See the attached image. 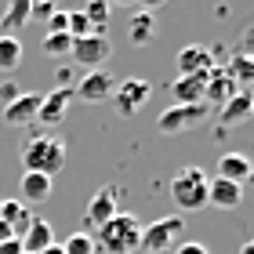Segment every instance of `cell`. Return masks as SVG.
<instances>
[{"label":"cell","instance_id":"8","mask_svg":"<svg viewBox=\"0 0 254 254\" xmlns=\"http://www.w3.org/2000/svg\"><path fill=\"white\" fill-rule=\"evenodd\" d=\"M73 59L84 65V69H98L102 62H109L113 55V44H109V33H91L84 40H73Z\"/></svg>","mask_w":254,"mask_h":254},{"label":"cell","instance_id":"19","mask_svg":"<svg viewBox=\"0 0 254 254\" xmlns=\"http://www.w3.org/2000/svg\"><path fill=\"white\" fill-rule=\"evenodd\" d=\"M18 189H22V200H26V203H44V200L51 196V189H55V178L33 175V171H22Z\"/></svg>","mask_w":254,"mask_h":254},{"label":"cell","instance_id":"1","mask_svg":"<svg viewBox=\"0 0 254 254\" xmlns=\"http://www.w3.org/2000/svg\"><path fill=\"white\" fill-rule=\"evenodd\" d=\"M91 240H95V251L102 254H138L142 251V225H138L134 214L120 211L106 225H98Z\"/></svg>","mask_w":254,"mask_h":254},{"label":"cell","instance_id":"7","mask_svg":"<svg viewBox=\"0 0 254 254\" xmlns=\"http://www.w3.org/2000/svg\"><path fill=\"white\" fill-rule=\"evenodd\" d=\"M113 87H117V80H113L106 69H91L87 76H80V80H76L73 98H76V102H84V106H102V102H109V98H113Z\"/></svg>","mask_w":254,"mask_h":254},{"label":"cell","instance_id":"20","mask_svg":"<svg viewBox=\"0 0 254 254\" xmlns=\"http://www.w3.org/2000/svg\"><path fill=\"white\" fill-rule=\"evenodd\" d=\"M18 244H22V251H26V254H40V251H48V247L55 244V229H51V222L37 218V222L26 229V236H22Z\"/></svg>","mask_w":254,"mask_h":254},{"label":"cell","instance_id":"18","mask_svg":"<svg viewBox=\"0 0 254 254\" xmlns=\"http://www.w3.org/2000/svg\"><path fill=\"white\" fill-rule=\"evenodd\" d=\"M207 91V76H178L171 84V95H175V106H200Z\"/></svg>","mask_w":254,"mask_h":254},{"label":"cell","instance_id":"32","mask_svg":"<svg viewBox=\"0 0 254 254\" xmlns=\"http://www.w3.org/2000/svg\"><path fill=\"white\" fill-rule=\"evenodd\" d=\"M0 254H22V244L11 236V240H4V244H0Z\"/></svg>","mask_w":254,"mask_h":254},{"label":"cell","instance_id":"15","mask_svg":"<svg viewBox=\"0 0 254 254\" xmlns=\"http://www.w3.org/2000/svg\"><path fill=\"white\" fill-rule=\"evenodd\" d=\"M214 178H225L233 186H247L251 182V156L244 153H222L218 156V175Z\"/></svg>","mask_w":254,"mask_h":254},{"label":"cell","instance_id":"27","mask_svg":"<svg viewBox=\"0 0 254 254\" xmlns=\"http://www.w3.org/2000/svg\"><path fill=\"white\" fill-rule=\"evenodd\" d=\"M62 251H65V254H98V251H95V240H91L87 233H73V236L62 244Z\"/></svg>","mask_w":254,"mask_h":254},{"label":"cell","instance_id":"30","mask_svg":"<svg viewBox=\"0 0 254 254\" xmlns=\"http://www.w3.org/2000/svg\"><path fill=\"white\" fill-rule=\"evenodd\" d=\"M18 95H22V87L15 84V80H7V84H4V87H0V98H4V106H7V102H15Z\"/></svg>","mask_w":254,"mask_h":254},{"label":"cell","instance_id":"33","mask_svg":"<svg viewBox=\"0 0 254 254\" xmlns=\"http://www.w3.org/2000/svg\"><path fill=\"white\" fill-rule=\"evenodd\" d=\"M134 4H142V7L149 11V15H153L156 7H164V4H167V0H134Z\"/></svg>","mask_w":254,"mask_h":254},{"label":"cell","instance_id":"25","mask_svg":"<svg viewBox=\"0 0 254 254\" xmlns=\"http://www.w3.org/2000/svg\"><path fill=\"white\" fill-rule=\"evenodd\" d=\"M109 15H113L109 0H87V4H84V18L91 22V29H95V33H106L109 29Z\"/></svg>","mask_w":254,"mask_h":254},{"label":"cell","instance_id":"10","mask_svg":"<svg viewBox=\"0 0 254 254\" xmlns=\"http://www.w3.org/2000/svg\"><path fill=\"white\" fill-rule=\"evenodd\" d=\"M175 65H178V76H207V73L214 69V55H211V48L189 44V48L178 51Z\"/></svg>","mask_w":254,"mask_h":254},{"label":"cell","instance_id":"38","mask_svg":"<svg viewBox=\"0 0 254 254\" xmlns=\"http://www.w3.org/2000/svg\"><path fill=\"white\" fill-rule=\"evenodd\" d=\"M22 254H26V251H22Z\"/></svg>","mask_w":254,"mask_h":254},{"label":"cell","instance_id":"26","mask_svg":"<svg viewBox=\"0 0 254 254\" xmlns=\"http://www.w3.org/2000/svg\"><path fill=\"white\" fill-rule=\"evenodd\" d=\"M40 48H44V55H51V59H65V55L73 51V37H69V33H48Z\"/></svg>","mask_w":254,"mask_h":254},{"label":"cell","instance_id":"9","mask_svg":"<svg viewBox=\"0 0 254 254\" xmlns=\"http://www.w3.org/2000/svg\"><path fill=\"white\" fill-rule=\"evenodd\" d=\"M73 87H55L48 95H40V109H37V124L40 127H59L65 120L69 106H73Z\"/></svg>","mask_w":254,"mask_h":254},{"label":"cell","instance_id":"6","mask_svg":"<svg viewBox=\"0 0 254 254\" xmlns=\"http://www.w3.org/2000/svg\"><path fill=\"white\" fill-rule=\"evenodd\" d=\"M149 95H153V84L131 76V80H120V84L113 87V98L109 102H113V109H117L120 117H134V113L149 102Z\"/></svg>","mask_w":254,"mask_h":254},{"label":"cell","instance_id":"36","mask_svg":"<svg viewBox=\"0 0 254 254\" xmlns=\"http://www.w3.org/2000/svg\"><path fill=\"white\" fill-rule=\"evenodd\" d=\"M113 4H117V7H131L134 0H109V7H113Z\"/></svg>","mask_w":254,"mask_h":254},{"label":"cell","instance_id":"2","mask_svg":"<svg viewBox=\"0 0 254 254\" xmlns=\"http://www.w3.org/2000/svg\"><path fill=\"white\" fill-rule=\"evenodd\" d=\"M22 167L33 175L55 178L65 167V142L59 134H33L22 142Z\"/></svg>","mask_w":254,"mask_h":254},{"label":"cell","instance_id":"23","mask_svg":"<svg viewBox=\"0 0 254 254\" xmlns=\"http://www.w3.org/2000/svg\"><path fill=\"white\" fill-rule=\"evenodd\" d=\"M153 33H156V18L149 15V11H138V15L127 22V37H131L134 48H145V44L153 40Z\"/></svg>","mask_w":254,"mask_h":254},{"label":"cell","instance_id":"13","mask_svg":"<svg viewBox=\"0 0 254 254\" xmlns=\"http://www.w3.org/2000/svg\"><path fill=\"white\" fill-rule=\"evenodd\" d=\"M113 214H120V207H117V189L102 186L95 196H91V203H87V225L98 229V225H106Z\"/></svg>","mask_w":254,"mask_h":254},{"label":"cell","instance_id":"12","mask_svg":"<svg viewBox=\"0 0 254 254\" xmlns=\"http://www.w3.org/2000/svg\"><path fill=\"white\" fill-rule=\"evenodd\" d=\"M207 203L218 207V211H236L244 203V186H233L225 178H211L207 182Z\"/></svg>","mask_w":254,"mask_h":254},{"label":"cell","instance_id":"16","mask_svg":"<svg viewBox=\"0 0 254 254\" xmlns=\"http://www.w3.org/2000/svg\"><path fill=\"white\" fill-rule=\"evenodd\" d=\"M236 91H240V87L225 76V69H222V65H214L211 73H207V91H203V102H207V106H218V109H222L225 102L236 95Z\"/></svg>","mask_w":254,"mask_h":254},{"label":"cell","instance_id":"28","mask_svg":"<svg viewBox=\"0 0 254 254\" xmlns=\"http://www.w3.org/2000/svg\"><path fill=\"white\" fill-rule=\"evenodd\" d=\"M55 11H59V0H29V18L48 22Z\"/></svg>","mask_w":254,"mask_h":254},{"label":"cell","instance_id":"21","mask_svg":"<svg viewBox=\"0 0 254 254\" xmlns=\"http://www.w3.org/2000/svg\"><path fill=\"white\" fill-rule=\"evenodd\" d=\"M29 18V0H7V11L0 15V37H18V29Z\"/></svg>","mask_w":254,"mask_h":254},{"label":"cell","instance_id":"17","mask_svg":"<svg viewBox=\"0 0 254 254\" xmlns=\"http://www.w3.org/2000/svg\"><path fill=\"white\" fill-rule=\"evenodd\" d=\"M37 109H40V95L37 91H22L15 102L4 106V124H33L37 120Z\"/></svg>","mask_w":254,"mask_h":254},{"label":"cell","instance_id":"4","mask_svg":"<svg viewBox=\"0 0 254 254\" xmlns=\"http://www.w3.org/2000/svg\"><path fill=\"white\" fill-rule=\"evenodd\" d=\"M207 117H211L207 102H200V106H171L156 117V131L160 134H186L192 127H200Z\"/></svg>","mask_w":254,"mask_h":254},{"label":"cell","instance_id":"24","mask_svg":"<svg viewBox=\"0 0 254 254\" xmlns=\"http://www.w3.org/2000/svg\"><path fill=\"white\" fill-rule=\"evenodd\" d=\"M18 65H22V40L0 37V73H15Z\"/></svg>","mask_w":254,"mask_h":254},{"label":"cell","instance_id":"11","mask_svg":"<svg viewBox=\"0 0 254 254\" xmlns=\"http://www.w3.org/2000/svg\"><path fill=\"white\" fill-rule=\"evenodd\" d=\"M251 113H254V95L251 91H236V95L218 109V131H233V127H240Z\"/></svg>","mask_w":254,"mask_h":254},{"label":"cell","instance_id":"3","mask_svg":"<svg viewBox=\"0 0 254 254\" xmlns=\"http://www.w3.org/2000/svg\"><path fill=\"white\" fill-rule=\"evenodd\" d=\"M207 171L203 167H182L175 178H171V200H175L182 211H200L207 207Z\"/></svg>","mask_w":254,"mask_h":254},{"label":"cell","instance_id":"35","mask_svg":"<svg viewBox=\"0 0 254 254\" xmlns=\"http://www.w3.org/2000/svg\"><path fill=\"white\" fill-rule=\"evenodd\" d=\"M40 254H65V251H62V244H51L48 251H40Z\"/></svg>","mask_w":254,"mask_h":254},{"label":"cell","instance_id":"31","mask_svg":"<svg viewBox=\"0 0 254 254\" xmlns=\"http://www.w3.org/2000/svg\"><path fill=\"white\" fill-rule=\"evenodd\" d=\"M175 254H211V251H207L203 244H196V240H189V244H182Z\"/></svg>","mask_w":254,"mask_h":254},{"label":"cell","instance_id":"37","mask_svg":"<svg viewBox=\"0 0 254 254\" xmlns=\"http://www.w3.org/2000/svg\"><path fill=\"white\" fill-rule=\"evenodd\" d=\"M240 254H254V244H244V247H240Z\"/></svg>","mask_w":254,"mask_h":254},{"label":"cell","instance_id":"14","mask_svg":"<svg viewBox=\"0 0 254 254\" xmlns=\"http://www.w3.org/2000/svg\"><path fill=\"white\" fill-rule=\"evenodd\" d=\"M0 222L15 233V240H22V236H26V229L37 222V214H33L22 200H0Z\"/></svg>","mask_w":254,"mask_h":254},{"label":"cell","instance_id":"22","mask_svg":"<svg viewBox=\"0 0 254 254\" xmlns=\"http://www.w3.org/2000/svg\"><path fill=\"white\" fill-rule=\"evenodd\" d=\"M225 76L233 80V84L240 87V91H251V80H254V59L251 55H233V59L225 62Z\"/></svg>","mask_w":254,"mask_h":254},{"label":"cell","instance_id":"29","mask_svg":"<svg viewBox=\"0 0 254 254\" xmlns=\"http://www.w3.org/2000/svg\"><path fill=\"white\" fill-rule=\"evenodd\" d=\"M65 18H69V11H55L48 18V33H65Z\"/></svg>","mask_w":254,"mask_h":254},{"label":"cell","instance_id":"34","mask_svg":"<svg viewBox=\"0 0 254 254\" xmlns=\"http://www.w3.org/2000/svg\"><path fill=\"white\" fill-rule=\"evenodd\" d=\"M11 236H15V233H11V229H7L4 222H0V244H4V240H11Z\"/></svg>","mask_w":254,"mask_h":254},{"label":"cell","instance_id":"5","mask_svg":"<svg viewBox=\"0 0 254 254\" xmlns=\"http://www.w3.org/2000/svg\"><path fill=\"white\" fill-rule=\"evenodd\" d=\"M186 233V218L182 214H171V218H160L149 229H142V251L145 254H167V247Z\"/></svg>","mask_w":254,"mask_h":254}]
</instances>
